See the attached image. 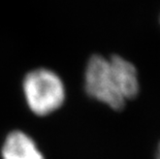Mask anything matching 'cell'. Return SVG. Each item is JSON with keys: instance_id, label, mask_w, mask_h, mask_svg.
Listing matches in <instances>:
<instances>
[{"instance_id": "cell-2", "label": "cell", "mask_w": 160, "mask_h": 159, "mask_svg": "<svg viewBox=\"0 0 160 159\" xmlns=\"http://www.w3.org/2000/svg\"><path fill=\"white\" fill-rule=\"evenodd\" d=\"M24 92L30 109L36 115L45 116L60 107L65 91L60 77L52 70H32L24 80Z\"/></svg>"}, {"instance_id": "cell-3", "label": "cell", "mask_w": 160, "mask_h": 159, "mask_svg": "<svg viewBox=\"0 0 160 159\" xmlns=\"http://www.w3.org/2000/svg\"><path fill=\"white\" fill-rule=\"evenodd\" d=\"M3 159H43L31 138L21 131H15L6 138L2 149Z\"/></svg>"}, {"instance_id": "cell-1", "label": "cell", "mask_w": 160, "mask_h": 159, "mask_svg": "<svg viewBox=\"0 0 160 159\" xmlns=\"http://www.w3.org/2000/svg\"><path fill=\"white\" fill-rule=\"evenodd\" d=\"M85 88L91 97L113 110H122L138 94V70L121 56L104 58L94 55L86 67Z\"/></svg>"}, {"instance_id": "cell-4", "label": "cell", "mask_w": 160, "mask_h": 159, "mask_svg": "<svg viewBox=\"0 0 160 159\" xmlns=\"http://www.w3.org/2000/svg\"><path fill=\"white\" fill-rule=\"evenodd\" d=\"M155 159H160V144L157 148V151H156V156H155Z\"/></svg>"}]
</instances>
